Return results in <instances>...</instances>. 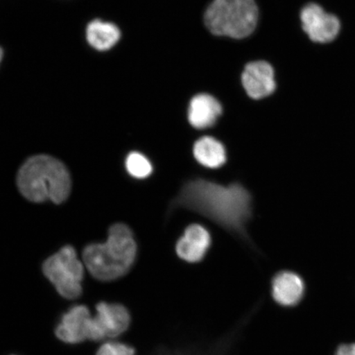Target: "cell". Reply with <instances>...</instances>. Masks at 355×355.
I'll use <instances>...</instances> for the list:
<instances>
[{
    "label": "cell",
    "mask_w": 355,
    "mask_h": 355,
    "mask_svg": "<svg viewBox=\"0 0 355 355\" xmlns=\"http://www.w3.org/2000/svg\"><path fill=\"white\" fill-rule=\"evenodd\" d=\"M175 205L197 211L222 227L241 235L245 233V225L252 214V198L242 185L234 184L225 187L204 180L186 184Z\"/></svg>",
    "instance_id": "6da1fadb"
},
{
    "label": "cell",
    "mask_w": 355,
    "mask_h": 355,
    "mask_svg": "<svg viewBox=\"0 0 355 355\" xmlns=\"http://www.w3.org/2000/svg\"><path fill=\"white\" fill-rule=\"evenodd\" d=\"M136 255L137 244L131 230L119 223L111 226L105 243L88 245L83 251V259L92 277L110 282L130 270Z\"/></svg>",
    "instance_id": "7a4b0ae2"
},
{
    "label": "cell",
    "mask_w": 355,
    "mask_h": 355,
    "mask_svg": "<svg viewBox=\"0 0 355 355\" xmlns=\"http://www.w3.org/2000/svg\"><path fill=\"white\" fill-rule=\"evenodd\" d=\"M71 177L63 163L46 155L28 159L17 175V186L24 196L33 202L50 200L64 202L71 192Z\"/></svg>",
    "instance_id": "3957f363"
},
{
    "label": "cell",
    "mask_w": 355,
    "mask_h": 355,
    "mask_svg": "<svg viewBox=\"0 0 355 355\" xmlns=\"http://www.w3.org/2000/svg\"><path fill=\"white\" fill-rule=\"evenodd\" d=\"M257 17L254 0H214L206 12L205 24L214 35L241 39L254 32Z\"/></svg>",
    "instance_id": "277c9868"
},
{
    "label": "cell",
    "mask_w": 355,
    "mask_h": 355,
    "mask_svg": "<svg viewBox=\"0 0 355 355\" xmlns=\"http://www.w3.org/2000/svg\"><path fill=\"white\" fill-rule=\"evenodd\" d=\"M43 272L64 299L81 296L84 266L73 247L65 246L49 257L43 264Z\"/></svg>",
    "instance_id": "5b68a950"
},
{
    "label": "cell",
    "mask_w": 355,
    "mask_h": 355,
    "mask_svg": "<svg viewBox=\"0 0 355 355\" xmlns=\"http://www.w3.org/2000/svg\"><path fill=\"white\" fill-rule=\"evenodd\" d=\"M92 317L89 340L92 341L114 339L125 333L131 324V315L123 305L101 302Z\"/></svg>",
    "instance_id": "8992f818"
},
{
    "label": "cell",
    "mask_w": 355,
    "mask_h": 355,
    "mask_svg": "<svg viewBox=\"0 0 355 355\" xmlns=\"http://www.w3.org/2000/svg\"><path fill=\"white\" fill-rule=\"evenodd\" d=\"M302 26L311 41L316 43H330L337 37L340 31V22L336 16L327 12L317 3H309L302 10Z\"/></svg>",
    "instance_id": "52a82bcc"
},
{
    "label": "cell",
    "mask_w": 355,
    "mask_h": 355,
    "mask_svg": "<svg viewBox=\"0 0 355 355\" xmlns=\"http://www.w3.org/2000/svg\"><path fill=\"white\" fill-rule=\"evenodd\" d=\"M92 316L85 305H76L61 317L55 333L66 344L77 345L88 340Z\"/></svg>",
    "instance_id": "ba28073f"
},
{
    "label": "cell",
    "mask_w": 355,
    "mask_h": 355,
    "mask_svg": "<svg viewBox=\"0 0 355 355\" xmlns=\"http://www.w3.org/2000/svg\"><path fill=\"white\" fill-rule=\"evenodd\" d=\"M242 83L248 95L254 100L272 94L276 89L272 67L264 61L247 64L242 74Z\"/></svg>",
    "instance_id": "9c48e42d"
},
{
    "label": "cell",
    "mask_w": 355,
    "mask_h": 355,
    "mask_svg": "<svg viewBox=\"0 0 355 355\" xmlns=\"http://www.w3.org/2000/svg\"><path fill=\"white\" fill-rule=\"evenodd\" d=\"M211 245L207 230L199 225H192L177 243L176 251L180 259L189 263H197L205 256Z\"/></svg>",
    "instance_id": "30bf717a"
},
{
    "label": "cell",
    "mask_w": 355,
    "mask_h": 355,
    "mask_svg": "<svg viewBox=\"0 0 355 355\" xmlns=\"http://www.w3.org/2000/svg\"><path fill=\"white\" fill-rule=\"evenodd\" d=\"M304 283L294 272H283L277 275L272 282V296L279 304L291 307L299 304L303 298Z\"/></svg>",
    "instance_id": "8fae6325"
},
{
    "label": "cell",
    "mask_w": 355,
    "mask_h": 355,
    "mask_svg": "<svg viewBox=\"0 0 355 355\" xmlns=\"http://www.w3.org/2000/svg\"><path fill=\"white\" fill-rule=\"evenodd\" d=\"M222 113L221 105L214 97L200 94L191 101L189 121L191 125L202 130L214 124Z\"/></svg>",
    "instance_id": "7c38bea8"
},
{
    "label": "cell",
    "mask_w": 355,
    "mask_h": 355,
    "mask_svg": "<svg viewBox=\"0 0 355 355\" xmlns=\"http://www.w3.org/2000/svg\"><path fill=\"white\" fill-rule=\"evenodd\" d=\"M121 38V32L116 26L101 20L92 21L87 28L89 44L97 51H107L112 48Z\"/></svg>",
    "instance_id": "4fadbf2b"
},
{
    "label": "cell",
    "mask_w": 355,
    "mask_h": 355,
    "mask_svg": "<svg viewBox=\"0 0 355 355\" xmlns=\"http://www.w3.org/2000/svg\"><path fill=\"white\" fill-rule=\"evenodd\" d=\"M193 154L201 165L208 168H219L226 161L224 146L211 137H204L197 141L194 145Z\"/></svg>",
    "instance_id": "5bb4252c"
},
{
    "label": "cell",
    "mask_w": 355,
    "mask_h": 355,
    "mask_svg": "<svg viewBox=\"0 0 355 355\" xmlns=\"http://www.w3.org/2000/svg\"><path fill=\"white\" fill-rule=\"evenodd\" d=\"M126 168L130 174L137 179H144L153 172L152 164L143 154L132 153L126 159Z\"/></svg>",
    "instance_id": "9a60e30c"
},
{
    "label": "cell",
    "mask_w": 355,
    "mask_h": 355,
    "mask_svg": "<svg viewBox=\"0 0 355 355\" xmlns=\"http://www.w3.org/2000/svg\"><path fill=\"white\" fill-rule=\"evenodd\" d=\"M96 355H135V349L125 343L109 341L101 346Z\"/></svg>",
    "instance_id": "2e32d148"
},
{
    "label": "cell",
    "mask_w": 355,
    "mask_h": 355,
    "mask_svg": "<svg viewBox=\"0 0 355 355\" xmlns=\"http://www.w3.org/2000/svg\"><path fill=\"white\" fill-rule=\"evenodd\" d=\"M336 355H355V343L340 345Z\"/></svg>",
    "instance_id": "e0dca14e"
},
{
    "label": "cell",
    "mask_w": 355,
    "mask_h": 355,
    "mask_svg": "<svg viewBox=\"0 0 355 355\" xmlns=\"http://www.w3.org/2000/svg\"><path fill=\"white\" fill-rule=\"evenodd\" d=\"M3 55V50H2L1 47H0V62H1V60H2Z\"/></svg>",
    "instance_id": "ac0fdd59"
},
{
    "label": "cell",
    "mask_w": 355,
    "mask_h": 355,
    "mask_svg": "<svg viewBox=\"0 0 355 355\" xmlns=\"http://www.w3.org/2000/svg\"><path fill=\"white\" fill-rule=\"evenodd\" d=\"M12 355H15V354H12Z\"/></svg>",
    "instance_id": "d6986e66"
}]
</instances>
